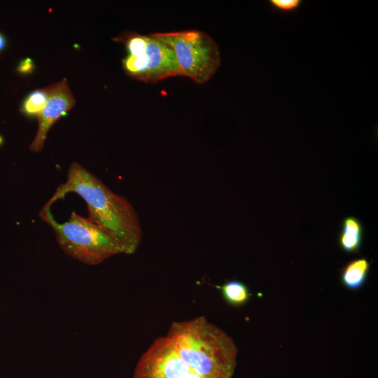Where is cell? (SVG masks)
I'll use <instances>...</instances> for the list:
<instances>
[{
	"mask_svg": "<svg viewBox=\"0 0 378 378\" xmlns=\"http://www.w3.org/2000/svg\"><path fill=\"white\" fill-rule=\"evenodd\" d=\"M4 46H5V39L0 31V57H1V52L3 48H4Z\"/></svg>",
	"mask_w": 378,
	"mask_h": 378,
	"instance_id": "cell-14",
	"label": "cell"
},
{
	"mask_svg": "<svg viewBox=\"0 0 378 378\" xmlns=\"http://www.w3.org/2000/svg\"><path fill=\"white\" fill-rule=\"evenodd\" d=\"M363 229L360 222L355 217L344 219L339 238L341 248L346 253L357 252L362 244Z\"/></svg>",
	"mask_w": 378,
	"mask_h": 378,
	"instance_id": "cell-8",
	"label": "cell"
},
{
	"mask_svg": "<svg viewBox=\"0 0 378 378\" xmlns=\"http://www.w3.org/2000/svg\"><path fill=\"white\" fill-rule=\"evenodd\" d=\"M218 288L225 300L233 306L246 304L251 296L246 285L239 281H229Z\"/></svg>",
	"mask_w": 378,
	"mask_h": 378,
	"instance_id": "cell-10",
	"label": "cell"
},
{
	"mask_svg": "<svg viewBox=\"0 0 378 378\" xmlns=\"http://www.w3.org/2000/svg\"><path fill=\"white\" fill-rule=\"evenodd\" d=\"M0 140H1V138H0Z\"/></svg>",
	"mask_w": 378,
	"mask_h": 378,
	"instance_id": "cell-15",
	"label": "cell"
},
{
	"mask_svg": "<svg viewBox=\"0 0 378 378\" xmlns=\"http://www.w3.org/2000/svg\"><path fill=\"white\" fill-rule=\"evenodd\" d=\"M50 206L47 202L39 216L51 227L58 245L67 255L85 265H97L122 253L115 241L88 217L73 211L67 221L59 223L50 211Z\"/></svg>",
	"mask_w": 378,
	"mask_h": 378,
	"instance_id": "cell-3",
	"label": "cell"
},
{
	"mask_svg": "<svg viewBox=\"0 0 378 378\" xmlns=\"http://www.w3.org/2000/svg\"><path fill=\"white\" fill-rule=\"evenodd\" d=\"M192 372L203 378H232L237 347L223 330L198 316L171 324L166 335Z\"/></svg>",
	"mask_w": 378,
	"mask_h": 378,
	"instance_id": "cell-2",
	"label": "cell"
},
{
	"mask_svg": "<svg viewBox=\"0 0 378 378\" xmlns=\"http://www.w3.org/2000/svg\"><path fill=\"white\" fill-rule=\"evenodd\" d=\"M113 40L122 43L127 55L122 60L124 71L129 77L146 83L181 76L172 48L160 39L134 31H124Z\"/></svg>",
	"mask_w": 378,
	"mask_h": 378,
	"instance_id": "cell-4",
	"label": "cell"
},
{
	"mask_svg": "<svg viewBox=\"0 0 378 378\" xmlns=\"http://www.w3.org/2000/svg\"><path fill=\"white\" fill-rule=\"evenodd\" d=\"M51 85L49 99L37 115L38 128L29 146V150L34 153L43 150L48 133L52 126L76 104L74 96L65 78Z\"/></svg>",
	"mask_w": 378,
	"mask_h": 378,
	"instance_id": "cell-7",
	"label": "cell"
},
{
	"mask_svg": "<svg viewBox=\"0 0 378 378\" xmlns=\"http://www.w3.org/2000/svg\"><path fill=\"white\" fill-rule=\"evenodd\" d=\"M181 378H203V377H200V375L197 374L196 373L193 372H191Z\"/></svg>",
	"mask_w": 378,
	"mask_h": 378,
	"instance_id": "cell-13",
	"label": "cell"
},
{
	"mask_svg": "<svg viewBox=\"0 0 378 378\" xmlns=\"http://www.w3.org/2000/svg\"><path fill=\"white\" fill-rule=\"evenodd\" d=\"M369 261L363 258L348 263L342 270L341 281L350 290H358L365 284L370 270Z\"/></svg>",
	"mask_w": 378,
	"mask_h": 378,
	"instance_id": "cell-9",
	"label": "cell"
},
{
	"mask_svg": "<svg viewBox=\"0 0 378 378\" xmlns=\"http://www.w3.org/2000/svg\"><path fill=\"white\" fill-rule=\"evenodd\" d=\"M191 372L164 335L155 339L141 355L133 378H181Z\"/></svg>",
	"mask_w": 378,
	"mask_h": 378,
	"instance_id": "cell-6",
	"label": "cell"
},
{
	"mask_svg": "<svg viewBox=\"0 0 378 378\" xmlns=\"http://www.w3.org/2000/svg\"><path fill=\"white\" fill-rule=\"evenodd\" d=\"M270 4L279 11L289 13L297 10L302 1L300 0H270Z\"/></svg>",
	"mask_w": 378,
	"mask_h": 378,
	"instance_id": "cell-12",
	"label": "cell"
},
{
	"mask_svg": "<svg viewBox=\"0 0 378 378\" xmlns=\"http://www.w3.org/2000/svg\"><path fill=\"white\" fill-rule=\"evenodd\" d=\"M174 50L181 76L198 84L208 81L220 64L216 41L199 30H183L151 34Z\"/></svg>",
	"mask_w": 378,
	"mask_h": 378,
	"instance_id": "cell-5",
	"label": "cell"
},
{
	"mask_svg": "<svg viewBox=\"0 0 378 378\" xmlns=\"http://www.w3.org/2000/svg\"><path fill=\"white\" fill-rule=\"evenodd\" d=\"M51 89L50 85L29 93L22 102L21 111L26 115L37 116L48 100Z\"/></svg>",
	"mask_w": 378,
	"mask_h": 378,
	"instance_id": "cell-11",
	"label": "cell"
},
{
	"mask_svg": "<svg viewBox=\"0 0 378 378\" xmlns=\"http://www.w3.org/2000/svg\"><path fill=\"white\" fill-rule=\"evenodd\" d=\"M74 192L81 197L88 209V218L105 230L118 244L122 253L134 254L142 239L139 216L129 200L113 192L98 177L78 162L69 167L66 181L48 201L51 204Z\"/></svg>",
	"mask_w": 378,
	"mask_h": 378,
	"instance_id": "cell-1",
	"label": "cell"
}]
</instances>
